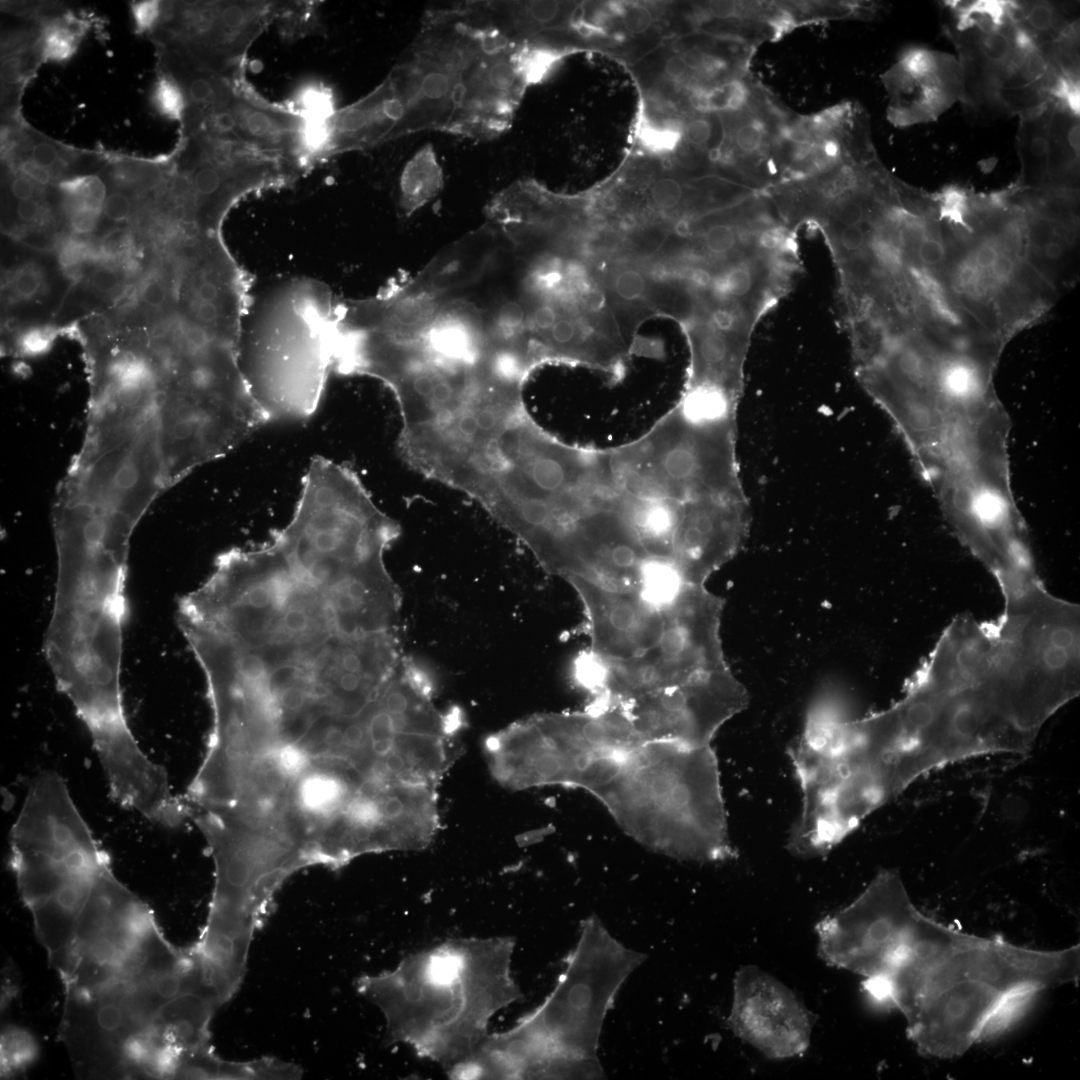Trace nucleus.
<instances>
[{
    "label": "nucleus",
    "mask_w": 1080,
    "mask_h": 1080,
    "mask_svg": "<svg viewBox=\"0 0 1080 1080\" xmlns=\"http://www.w3.org/2000/svg\"><path fill=\"white\" fill-rule=\"evenodd\" d=\"M646 959L617 941L597 916L544 1001L510 1029L488 1035L475 1054L484 1078L599 1079L602 1026L627 977Z\"/></svg>",
    "instance_id": "nucleus-4"
},
{
    "label": "nucleus",
    "mask_w": 1080,
    "mask_h": 1080,
    "mask_svg": "<svg viewBox=\"0 0 1080 1080\" xmlns=\"http://www.w3.org/2000/svg\"><path fill=\"white\" fill-rule=\"evenodd\" d=\"M713 128L709 117H692L684 122V141L694 148H706L712 141Z\"/></svg>",
    "instance_id": "nucleus-42"
},
{
    "label": "nucleus",
    "mask_w": 1080,
    "mask_h": 1080,
    "mask_svg": "<svg viewBox=\"0 0 1080 1080\" xmlns=\"http://www.w3.org/2000/svg\"><path fill=\"white\" fill-rule=\"evenodd\" d=\"M749 519L747 500L705 497L683 502L672 554L683 581L705 585L740 551Z\"/></svg>",
    "instance_id": "nucleus-17"
},
{
    "label": "nucleus",
    "mask_w": 1080,
    "mask_h": 1080,
    "mask_svg": "<svg viewBox=\"0 0 1080 1080\" xmlns=\"http://www.w3.org/2000/svg\"><path fill=\"white\" fill-rule=\"evenodd\" d=\"M54 340V332L47 328H34L20 336L17 350L26 356H35L47 351Z\"/></svg>",
    "instance_id": "nucleus-43"
},
{
    "label": "nucleus",
    "mask_w": 1080,
    "mask_h": 1080,
    "mask_svg": "<svg viewBox=\"0 0 1080 1080\" xmlns=\"http://www.w3.org/2000/svg\"><path fill=\"white\" fill-rule=\"evenodd\" d=\"M640 744L617 707L587 705L582 711L535 714L490 735L487 764L502 786L580 788L601 755Z\"/></svg>",
    "instance_id": "nucleus-10"
},
{
    "label": "nucleus",
    "mask_w": 1080,
    "mask_h": 1080,
    "mask_svg": "<svg viewBox=\"0 0 1080 1080\" xmlns=\"http://www.w3.org/2000/svg\"><path fill=\"white\" fill-rule=\"evenodd\" d=\"M748 701L746 688L727 667L616 707L627 717L641 743L706 746L711 745L725 722L747 707Z\"/></svg>",
    "instance_id": "nucleus-14"
},
{
    "label": "nucleus",
    "mask_w": 1080,
    "mask_h": 1080,
    "mask_svg": "<svg viewBox=\"0 0 1080 1080\" xmlns=\"http://www.w3.org/2000/svg\"><path fill=\"white\" fill-rule=\"evenodd\" d=\"M686 196L682 183L674 177L663 176L648 186V199L659 211L672 212L680 208Z\"/></svg>",
    "instance_id": "nucleus-34"
},
{
    "label": "nucleus",
    "mask_w": 1080,
    "mask_h": 1080,
    "mask_svg": "<svg viewBox=\"0 0 1080 1080\" xmlns=\"http://www.w3.org/2000/svg\"><path fill=\"white\" fill-rule=\"evenodd\" d=\"M65 210L70 228L79 235L89 234L94 231L102 213L101 210L75 205H65Z\"/></svg>",
    "instance_id": "nucleus-44"
},
{
    "label": "nucleus",
    "mask_w": 1080,
    "mask_h": 1080,
    "mask_svg": "<svg viewBox=\"0 0 1080 1080\" xmlns=\"http://www.w3.org/2000/svg\"><path fill=\"white\" fill-rule=\"evenodd\" d=\"M131 233L126 228H115L106 233L100 242V252L105 257L123 254L131 243Z\"/></svg>",
    "instance_id": "nucleus-47"
},
{
    "label": "nucleus",
    "mask_w": 1080,
    "mask_h": 1080,
    "mask_svg": "<svg viewBox=\"0 0 1080 1080\" xmlns=\"http://www.w3.org/2000/svg\"><path fill=\"white\" fill-rule=\"evenodd\" d=\"M565 51L550 43L532 41L520 44L515 52V64L526 86L545 80L562 60Z\"/></svg>",
    "instance_id": "nucleus-24"
},
{
    "label": "nucleus",
    "mask_w": 1080,
    "mask_h": 1080,
    "mask_svg": "<svg viewBox=\"0 0 1080 1080\" xmlns=\"http://www.w3.org/2000/svg\"><path fill=\"white\" fill-rule=\"evenodd\" d=\"M921 912L894 869H881L849 905L815 927L819 957L872 980L885 975L909 942Z\"/></svg>",
    "instance_id": "nucleus-12"
},
{
    "label": "nucleus",
    "mask_w": 1080,
    "mask_h": 1080,
    "mask_svg": "<svg viewBox=\"0 0 1080 1080\" xmlns=\"http://www.w3.org/2000/svg\"><path fill=\"white\" fill-rule=\"evenodd\" d=\"M8 285L16 298L32 299L44 286L43 271L34 263L23 264L11 273Z\"/></svg>",
    "instance_id": "nucleus-36"
},
{
    "label": "nucleus",
    "mask_w": 1080,
    "mask_h": 1080,
    "mask_svg": "<svg viewBox=\"0 0 1080 1080\" xmlns=\"http://www.w3.org/2000/svg\"><path fill=\"white\" fill-rule=\"evenodd\" d=\"M621 20L625 31L633 35L647 32L655 21L652 11L643 4L627 5L621 13Z\"/></svg>",
    "instance_id": "nucleus-41"
},
{
    "label": "nucleus",
    "mask_w": 1080,
    "mask_h": 1080,
    "mask_svg": "<svg viewBox=\"0 0 1080 1080\" xmlns=\"http://www.w3.org/2000/svg\"><path fill=\"white\" fill-rule=\"evenodd\" d=\"M753 85L743 77H736L712 85L696 86L691 103L701 113H735L748 104Z\"/></svg>",
    "instance_id": "nucleus-22"
},
{
    "label": "nucleus",
    "mask_w": 1080,
    "mask_h": 1080,
    "mask_svg": "<svg viewBox=\"0 0 1080 1080\" xmlns=\"http://www.w3.org/2000/svg\"><path fill=\"white\" fill-rule=\"evenodd\" d=\"M1070 972L1071 958L1065 949L1035 950L999 936H975L923 914L890 970L863 985L875 1002L904 1014L927 993L956 981L983 978L1040 993L1066 983Z\"/></svg>",
    "instance_id": "nucleus-9"
},
{
    "label": "nucleus",
    "mask_w": 1080,
    "mask_h": 1080,
    "mask_svg": "<svg viewBox=\"0 0 1080 1080\" xmlns=\"http://www.w3.org/2000/svg\"><path fill=\"white\" fill-rule=\"evenodd\" d=\"M20 174H23L37 184H48L53 178V172L47 170L28 158H22L17 163Z\"/></svg>",
    "instance_id": "nucleus-51"
},
{
    "label": "nucleus",
    "mask_w": 1080,
    "mask_h": 1080,
    "mask_svg": "<svg viewBox=\"0 0 1080 1080\" xmlns=\"http://www.w3.org/2000/svg\"><path fill=\"white\" fill-rule=\"evenodd\" d=\"M16 214L19 220L32 223L39 220L42 214V205L39 200L33 198L25 201H18L16 206Z\"/></svg>",
    "instance_id": "nucleus-53"
},
{
    "label": "nucleus",
    "mask_w": 1080,
    "mask_h": 1080,
    "mask_svg": "<svg viewBox=\"0 0 1080 1080\" xmlns=\"http://www.w3.org/2000/svg\"><path fill=\"white\" fill-rule=\"evenodd\" d=\"M736 407L714 393L686 391L648 433L609 450L618 482L645 498L746 500L736 458Z\"/></svg>",
    "instance_id": "nucleus-8"
},
{
    "label": "nucleus",
    "mask_w": 1080,
    "mask_h": 1080,
    "mask_svg": "<svg viewBox=\"0 0 1080 1080\" xmlns=\"http://www.w3.org/2000/svg\"><path fill=\"white\" fill-rule=\"evenodd\" d=\"M102 213L106 219L113 223H125L132 214L131 199L123 192H111L105 199Z\"/></svg>",
    "instance_id": "nucleus-45"
},
{
    "label": "nucleus",
    "mask_w": 1080,
    "mask_h": 1080,
    "mask_svg": "<svg viewBox=\"0 0 1080 1080\" xmlns=\"http://www.w3.org/2000/svg\"><path fill=\"white\" fill-rule=\"evenodd\" d=\"M577 593L586 618L589 651L606 661L633 658L659 638L664 610L637 589L609 587L584 578L566 580Z\"/></svg>",
    "instance_id": "nucleus-16"
},
{
    "label": "nucleus",
    "mask_w": 1080,
    "mask_h": 1080,
    "mask_svg": "<svg viewBox=\"0 0 1080 1080\" xmlns=\"http://www.w3.org/2000/svg\"><path fill=\"white\" fill-rule=\"evenodd\" d=\"M592 795L650 850L697 862L736 856L711 745L655 741L627 748Z\"/></svg>",
    "instance_id": "nucleus-5"
},
{
    "label": "nucleus",
    "mask_w": 1080,
    "mask_h": 1080,
    "mask_svg": "<svg viewBox=\"0 0 1080 1080\" xmlns=\"http://www.w3.org/2000/svg\"><path fill=\"white\" fill-rule=\"evenodd\" d=\"M336 301L325 283L311 277H282L252 288L238 363L268 422L306 420L318 408L333 372Z\"/></svg>",
    "instance_id": "nucleus-7"
},
{
    "label": "nucleus",
    "mask_w": 1080,
    "mask_h": 1080,
    "mask_svg": "<svg viewBox=\"0 0 1080 1080\" xmlns=\"http://www.w3.org/2000/svg\"><path fill=\"white\" fill-rule=\"evenodd\" d=\"M131 11L137 33L152 32L160 23L162 2H137L131 5Z\"/></svg>",
    "instance_id": "nucleus-40"
},
{
    "label": "nucleus",
    "mask_w": 1080,
    "mask_h": 1080,
    "mask_svg": "<svg viewBox=\"0 0 1080 1080\" xmlns=\"http://www.w3.org/2000/svg\"><path fill=\"white\" fill-rule=\"evenodd\" d=\"M140 301L153 310H163L172 297V288L164 277H148L139 290Z\"/></svg>",
    "instance_id": "nucleus-38"
},
{
    "label": "nucleus",
    "mask_w": 1080,
    "mask_h": 1080,
    "mask_svg": "<svg viewBox=\"0 0 1080 1080\" xmlns=\"http://www.w3.org/2000/svg\"><path fill=\"white\" fill-rule=\"evenodd\" d=\"M664 75L669 81L677 84L686 83L692 79V75L680 53H674L666 59Z\"/></svg>",
    "instance_id": "nucleus-50"
},
{
    "label": "nucleus",
    "mask_w": 1080,
    "mask_h": 1080,
    "mask_svg": "<svg viewBox=\"0 0 1080 1080\" xmlns=\"http://www.w3.org/2000/svg\"><path fill=\"white\" fill-rule=\"evenodd\" d=\"M66 205L85 206L102 211L107 197L106 187L97 176H85L60 184Z\"/></svg>",
    "instance_id": "nucleus-32"
},
{
    "label": "nucleus",
    "mask_w": 1080,
    "mask_h": 1080,
    "mask_svg": "<svg viewBox=\"0 0 1080 1080\" xmlns=\"http://www.w3.org/2000/svg\"><path fill=\"white\" fill-rule=\"evenodd\" d=\"M724 599L705 585L685 584L664 610L658 640L622 661L604 660L602 679L590 705L618 706L727 668L720 637Z\"/></svg>",
    "instance_id": "nucleus-11"
},
{
    "label": "nucleus",
    "mask_w": 1080,
    "mask_h": 1080,
    "mask_svg": "<svg viewBox=\"0 0 1080 1080\" xmlns=\"http://www.w3.org/2000/svg\"><path fill=\"white\" fill-rule=\"evenodd\" d=\"M152 102L163 117L182 123L187 106L186 98L179 83L169 73L157 79Z\"/></svg>",
    "instance_id": "nucleus-31"
},
{
    "label": "nucleus",
    "mask_w": 1080,
    "mask_h": 1080,
    "mask_svg": "<svg viewBox=\"0 0 1080 1080\" xmlns=\"http://www.w3.org/2000/svg\"><path fill=\"white\" fill-rule=\"evenodd\" d=\"M289 108L310 120H325L337 111L332 90L317 82L301 84Z\"/></svg>",
    "instance_id": "nucleus-28"
},
{
    "label": "nucleus",
    "mask_w": 1080,
    "mask_h": 1080,
    "mask_svg": "<svg viewBox=\"0 0 1080 1080\" xmlns=\"http://www.w3.org/2000/svg\"><path fill=\"white\" fill-rule=\"evenodd\" d=\"M882 79L891 96L888 116L897 126L934 120L963 95L959 62L945 53L930 75L911 77L895 64Z\"/></svg>",
    "instance_id": "nucleus-19"
},
{
    "label": "nucleus",
    "mask_w": 1080,
    "mask_h": 1080,
    "mask_svg": "<svg viewBox=\"0 0 1080 1080\" xmlns=\"http://www.w3.org/2000/svg\"><path fill=\"white\" fill-rule=\"evenodd\" d=\"M615 295L625 302H638L648 295V280L639 269L626 267L619 270L612 278Z\"/></svg>",
    "instance_id": "nucleus-35"
},
{
    "label": "nucleus",
    "mask_w": 1080,
    "mask_h": 1080,
    "mask_svg": "<svg viewBox=\"0 0 1080 1080\" xmlns=\"http://www.w3.org/2000/svg\"><path fill=\"white\" fill-rule=\"evenodd\" d=\"M88 281L92 289L97 293L112 294L120 288L122 278L115 268L101 265L92 270Z\"/></svg>",
    "instance_id": "nucleus-46"
},
{
    "label": "nucleus",
    "mask_w": 1080,
    "mask_h": 1080,
    "mask_svg": "<svg viewBox=\"0 0 1080 1080\" xmlns=\"http://www.w3.org/2000/svg\"><path fill=\"white\" fill-rule=\"evenodd\" d=\"M89 255L88 247L78 240H67L60 246L59 262L63 268L77 267Z\"/></svg>",
    "instance_id": "nucleus-48"
},
{
    "label": "nucleus",
    "mask_w": 1080,
    "mask_h": 1080,
    "mask_svg": "<svg viewBox=\"0 0 1080 1080\" xmlns=\"http://www.w3.org/2000/svg\"><path fill=\"white\" fill-rule=\"evenodd\" d=\"M685 584L672 562L651 560L642 571L637 590L649 602L665 610Z\"/></svg>",
    "instance_id": "nucleus-23"
},
{
    "label": "nucleus",
    "mask_w": 1080,
    "mask_h": 1080,
    "mask_svg": "<svg viewBox=\"0 0 1080 1080\" xmlns=\"http://www.w3.org/2000/svg\"><path fill=\"white\" fill-rule=\"evenodd\" d=\"M401 599L385 560L344 529L288 522L221 553L177 605L215 692L245 710L332 715L376 699L402 665Z\"/></svg>",
    "instance_id": "nucleus-1"
},
{
    "label": "nucleus",
    "mask_w": 1080,
    "mask_h": 1080,
    "mask_svg": "<svg viewBox=\"0 0 1080 1080\" xmlns=\"http://www.w3.org/2000/svg\"><path fill=\"white\" fill-rule=\"evenodd\" d=\"M512 937L460 938L406 956L391 971L357 979L386 1020V1039L447 1071L484 1042L492 1017L518 1001Z\"/></svg>",
    "instance_id": "nucleus-3"
},
{
    "label": "nucleus",
    "mask_w": 1080,
    "mask_h": 1080,
    "mask_svg": "<svg viewBox=\"0 0 1080 1080\" xmlns=\"http://www.w3.org/2000/svg\"><path fill=\"white\" fill-rule=\"evenodd\" d=\"M1055 102L1051 99L1039 110L1020 117L1018 153L1022 165L1017 183L1043 187L1048 178L1049 129Z\"/></svg>",
    "instance_id": "nucleus-20"
},
{
    "label": "nucleus",
    "mask_w": 1080,
    "mask_h": 1080,
    "mask_svg": "<svg viewBox=\"0 0 1080 1080\" xmlns=\"http://www.w3.org/2000/svg\"><path fill=\"white\" fill-rule=\"evenodd\" d=\"M1036 996L983 978L956 981L927 993L903 1014L907 1036L924 1056L957 1057L1008 1029Z\"/></svg>",
    "instance_id": "nucleus-13"
},
{
    "label": "nucleus",
    "mask_w": 1080,
    "mask_h": 1080,
    "mask_svg": "<svg viewBox=\"0 0 1080 1080\" xmlns=\"http://www.w3.org/2000/svg\"><path fill=\"white\" fill-rule=\"evenodd\" d=\"M37 1053L36 1041L26 1030L6 1028L1 1037V1075L12 1076L26 1069Z\"/></svg>",
    "instance_id": "nucleus-26"
},
{
    "label": "nucleus",
    "mask_w": 1080,
    "mask_h": 1080,
    "mask_svg": "<svg viewBox=\"0 0 1080 1080\" xmlns=\"http://www.w3.org/2000/svg\"><path fill=\"white\" fill-rule=\"evenodd\" d=\"M642 149L656 156L674 153L684 141V122L677 118L647 119L638 130Z\"/></svg>",
    "instance_id": "nucleus-25"
},
{
    "label": "nucleus",
    "mask_w": 1080,
    "mask_h": 1080,
    "mask_svg": "<svg viewBox=\"0 0 1080 1080\" xmlns=\"http://www.w3.org/2000/svg\"><path fill=\"white\" fill-rule=\"evenodd\" d=\"M25 61L19 54H9L2 58L1 80L4 85H15L24 75Z\"/></svg>",
    "instance_id": "nucleus-49"
},
{
    "label": "nucleus",
    "mask_w": 1080,
    "mask_h": 1080,
    "mask_svg": "<svg viewBox=\"0 0 1080 1080\" xmlns=\"http://www.w3.org/2000/svg\"><path fill=\"white\" fill-rule=\"evenodd\" d=\"M442 167L432 144L421 147L406 163L400 177V206L409 216L443 188Z\"/></svg>",
    "instance_id": "nucleus-21"
},
{
    "label": "nucleus",
    "mask_w": 1080,
    "mask_h": 1080,
    "mask_svg": "<svg viewBox=\"0 0 1080 1080\" xmlns=\"http://www.w3.org/2000/svg\"><path fill=\"white\" fill-rule=\"evenodd\" d=\"M317 4L309 1H283L276 20L282 22L286 34L302 35L316 28Z\"/></svg>",
    "instance_id": "nucleus-33"
},
{
    "label": "nucleus",
    "mask_w": 1080,
    "mask_h": 1080,
    "mask_svg": "<svg viewBox=\"0 0 1080 1080\" xmlns=\"http://www.w3.org/2000/svg\"><path fill=\"white\" fill-rule=\"evenodd\" d=\"M25 148L28 153L26 158L52 172L57 166L64 165L65 163L64 156L59 148L49 141H32L26 145Z\"/></svg>",
    "instance_id": "nucleus-39"
},
{
    "label": "nucleus",
    "mask_w": 1080,
    "mask_h": 1080,
    "mask_svg": "<svg viewBox=\"0 0 1080 1080\" xmlns=\"http://www.w3.org/2000/svg\"><path fill=\"white\" fill-rule=\"evenodd\" d=\"M10 849L20 897L56 970L72 946L80 914L112 872L58 773L43 771L32 780L11 828Z\"/></svg>",
    "instance_id": "nucleus-6"
},
{
    "label": "nucleus",
    "mask_w": 1080,
    "mask_h": 1080,
    "mask_svg": "<svg viewBox=\"0 0 1080 1080\" xmlns=\"http://www.w3.org/2000/svg\"><path fill=\"white\" fill-rule=\"evenodd\" d=\"M973 35L981 57L991 70L1003 69L1014 58L1016 50L1011 21L1007 20L999 29L985 32L978 30Z\"/></svg>",
    "instance_id": "nucleus-27"
},
{
    "label": "nucleus",
    "mask_w": 1080,
    "mask_h": 1080,
    "mask_svg": "<svg viewBox=\"0 0 1080 1080\" xmlns=\"http://www.w3.org/2000/svg\"><path fill=\"white\" fill-rule=\"evenodd\" d=\"M668 236L669 231L665 226L660 224L648 225L634 231L628 245L633 255L649 258L662 249L668 240Z\"/></svg>",
    "instance_id": "nucleus-37"
},
{
    "label": "nucleus",
    "mask_w": 1080,
    "mask_h": 1080,
    "mask_svg": "<svg viewBox=\"0 0 1080 1080\" xmlns=\"http://www.w3.org/2000/svg\"><path fill=\"white\" fill-rule=\"evenodd\" d=\"M727 1022L737 1037L767 1058L787 1059L807 1051L814 1017L781 981L747 965L736 973Z\"/></svg>",
    "instance_id": "nucleus-15"
},
{
    "label": "nucleus",
    "mask_w": 1080,
    "mask_h": 1080,
    "mask_svg": "<svg viewBox=\"0 0 1080 1080\" xmlns=\"http://www.w3.org/2000/svg\"><path fill=\"white\" fill-rule=\"evenodd\" d=\"M10 190L18 201L30 200L35 197L36 182L23 174H18L13 177Z\"/></svg>",
    "instance_id": "nucleus-52"
},
{
    "label": "nucleus",
    "mask_w": 1080,
    "mask_h": 1080,
    "mask_svg": "<svg viewBox=\"0 0 1080 1080\" xmlns=\"http://www.w3.org/2000/svg\"><path fill=\"white\" fill-rule=\"evenodd\" d=\"M514 44L458 4L428 12L381 83L394 139L425 130L478 140L501 134L526 86Z\"/></svg>",
    "instance_id": "nucleus-2"
},
{
    "label": "nucleus",
    "mask_w": 1080,
    "mask_h": 1080,
    "mask_svg": "<svg viewBox=\"0 0 1080 1080\" xmlns=\"http://www.w3.org/2000/svg\"><path fill=\"white\" fill-rule=\"evenodd\" d=\"M78 32L64 20L49 22L41 36V54L45 60L63 62L76 52Z\"/></svg>",
    "instance_id": "nucleus-30"
},
{
    "label": "nucleus",
    "mask_w": 1080,
    "mask_h": 1080,
    "mask_svg": "<svg viewBox=\"0 0 1080 1080\" xmlns=\"http://www.w3.org/2000/svg\"><path fill=\"white\" fill-rule=\"evenodd\" d=\"M226 112L231 139L282 160L301 173L313 165L307 146L308 119L289 107L263 99L244 77L233 81Z\"/></svg>",
    "instance_id": "nucleus-18"
},
{
    "label": "nucleus",
    "mask_w": 1080,
    "mask_h": 1080,
    "mask_svg": "<svg viewBox=\"0 0 1080 1080\" xmlns=\"http://www.w3.org/2000/svg\"><path fill=\"white\" fill-rule=\"evenodd\" d=\"M1019 10L1020 22L1037 40L1044 35L1047 37L1043 40L1055 37L1065 24L1071 22L1063 17L1055 4L1047 1L1020 2Z\"/></svg>",
    "instance_id": "nucleus-29"
}]
</instances>
